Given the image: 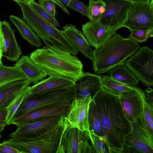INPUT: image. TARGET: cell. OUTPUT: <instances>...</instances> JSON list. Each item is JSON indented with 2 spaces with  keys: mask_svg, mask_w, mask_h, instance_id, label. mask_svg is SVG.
<instances>
[{
  "mask_svg": "<svg viewBox=\"0 0 153 153\" xmlns=\"http://www.w3.org/2000/svg\"><path fill=\"white\" fill-rule=\"evenodd\" d=\"M93 100L100 114L109 153H122L125 137L131 133L132 127L123 110L119 96L102 89Z\"/></svg>",
  "mask_w": 153,
  "mask_h": 153,
  "instance_id": "obj_1",
  "label": "cell"
},
{
  "mask_svg": "<svg viewBox=\"0 0 153 153\" xmlns=\"http://www.w3.org/2000/svg\"><path fill=\"white\" fill-rule=\"evenodd\" d=\"M32 60L47 75L75 81L83 73V65L76 56L56 46L37 48L30 54Z\"/></svg>",
  "mask_w": 153,
  "mask_h": 153,
  "instance_id": "obj_2",
  "label": "cell"
},
{
  "mask_svg": "<svg viewBox=\"0 0 153 153\" xmlns=\"http://www.w3.org/2000/svg\"><path fill=\"white\" fill-rule=\"evenodd\" d=\"M140 47L138 43L129 38H124L115 33L104 43L93 51L92 68L96 74L109 72L127 59Z\"/></svg>",
  "mask_w": 153,
  "mask_h": 153,
  "instance_id": "obj_3",
  "label": "cell"
},
{
  "mask_svg": "<svg viewBox=\"0 0 153 153\" xmlns=\"http://www.w3.org/2000/svg\"><path fill=\"white\" fill-rule=\"evenodd\" d=\"M22 12L23 19L41 39L45 46H56L76 56L78 50L61 32L34 11L28 4L17 3Z\"/></svg>",
  "mask_w": 153,
  "mask_h": 153,
  "instance_id": "obj_4",
  "label": "cell"
},
{
  "mask_svg": "<svg viewBox=\"0 0 153 153\" xmlns=\"http://www.w3.org/2000/svg\"><path fill=\"white\" fill-rule=\"evenodd\" d=\"M69 124L65 117H62L55 127L42 135L29 138H10L2 143L21 153H56L63 134Z\"/></svg>",
  "mask_w": 153,
  "mask_h": 153,
  "instance_id": "obj_5",
  "label": "cell"
},
{
  "mask_svg": "<svg viewBox=\"0 0 153 153\" xmlns=\"http://www.w3.org/2000/svg\"><path fill=\"white\" fill-rule=\"evenodd\" d=\"M74 87L43 93H30L20 105L13 120L43 107L71 104L76 98Z\"/></svg>",
  "mask_w": 153,
  "mask_h": 153,
  "instance_id": "obj_6",
  "label": "cell"
},
{
  "mask_svg": "<svg viewBox=\"0 0 153 153\" xmlns=\"http://www.w3.org/2000/svg\"><path fill=\"white\" fill-rule=\"evenodd\" d=\"M131 123L132 130L125 137L122 153H153V134L148 130L143 114Z\"/></svg>",
  "mask_w": 153,
  "mask_h": 153,
  "instance_id": "obj_7",
  "label": "cell"
},
{
  "mask_svg": "<svg viewBox=\"0 0 153 153\" xmlns=\"http://www.w3.org/2000/svg\"><path fill=\"white\" fill-rule=\"evenodd\" d=\"M124 65L143 85L153 86V51L149 47H140Z\"/></svg>",
  "mask_w": 153,
  "mask_h": 153,
  "instance_id": "obj_8",
  "label": "cell"
},
{
  "mask_svg": "<svg viewBox=\"0 0 153 153\" xmlns=\"http://www.w3.org/2000/svg\"><path fill=\"white\" fill-rule=\"evenodd\" d=\"M89 140L88 131L69 124L63 134L56 153H92Z\"/></svg>",
  "mask_w": 153,
  "mask_h": 153,
  "instance_id": "obj_9",
  "label": "cell"
},
{
  "mask_svg": "<svg viewBox=\"0 0 153 153\" xmlns=\"http://www.w3.org/2000/svg\"><path fill=\"white\" fill-rule=\"evenodd\" d=\"M153 27V0L132 3L122 27L147 30Z\"/></svg>",
  "mask_w": 153,
  "mask_h": 153,
  "instance_id": "obj_10",
  "label": "cell"
},
{
  "mask_svg": "<svg viewBox=\"0 0 153 153\" xmlns=\"http://www.w3.org/2000/svg\"><path fill=\"white\" fill-rule=\"evenodd\" d=\"M105 4V11L99 21L116 33L122 27L132 2L127 0H102Z\"/></svg>",
  "mask_w": 153,
  "mask_h": 153,
  "instance_id": "obj_11",
  "label": "cell"
},
{
  "mask_svg": "<svg viewBox=\"0 0 153 153\" xmlns=\"http://www.w3.org/2000/svg\"><path fill=\"white\" fill-rule=\"evenodd\" d=\"M90 96L76 98L70 104L65 117L70 125L84 131H89L88 121Z\"/></svg>",
  "mask_w": 153,
  "mask_h": 153,
  "instance_id": "obj_12",
  "label": "cell"
},
{
  "mask_svg": "<svg viewBox=\"0 0 153 153\" xmlns=\"http://www.w3.org/2000/svg\"><path fill=\"white\" fill-rule=\"evenodd\" d=\"M125 115L130 122L143 115L146 100L144 92L136 86L132 90L124 92L119 96Z\"/></svg>",
  "mask_w": 153,
  "mask_h": 153,
  "instance_id": "obj_13",
  "label": "cell"
},
{
  "mask_svg": "<svg viewBox=\"0 0 153 153\" xmlns=\"http://www.w3.org/2000/svg\"><path fill=\"white\" fill-rule=\"evenodd\" d=\"M62 117L59 116L47 117L36 120L17 127L15 131L10 134L9 137L10 138H26L37 137L53 128L58 123Z\"/></svg>",
  "mask_w": 153,
  "mask_h": 153,
  "instance_id": "obj_14",
  "label": "cell"
},
{
  "mask_svg": "<svg viewBox=\"0 0 153 153\" xmlns=\"http://www.w3.org/2000/svg\"><path fill=\"white\" fill-rule=\"evenodd\" d=\"M70 104H62L41 108L14 119L11 124L14 125L17 127L44 117L54 116L65 117Z\"/></svg>",
  "mask_w": 153,
  "mask_h": 153,
  "instance_id": "obj_15",
  "label": "cell"
},
{
  "mask_svg": "<svg viewBox=\"0 0 153 153\" xmlns=\"http://www.w3.org/2000/svg\"><path fill=\"white\" fill-rule=\"evenodd\" d=\"M102 76L96 74L84 72L75 81L76 98L90 96L93 100L102 89Z\"/></svg>",
  "mask_w": 153,
  "mask_h": 153,
  "instance_id": "obj_16",
  "label": "cell"
},
{
  "mask_svg": "<svg viewBox=\"0 0 153 153\" xmlns=\"http://www.w3.org/2000/svg\"><path fill=\"white\" fill-rule=\"evenodd\" d=\"M82 32L90 44L96 49L104 43L114 33L99 21H89L82 25Z\"/></svg>",
  "mask_w": 153,
  "mask_h": 153,
  "instance_id": "obj_17",
  "label": "cell"
},
{
  "mask_svg": "<svg viewBox=\"0 0 153 153\" xmlns=\"http://www.w3.org/2000/svg\"><path fill=\"white\" fill-rule=\"evenodd\" d=\"M1 24L3 35L1 56L12 62H17L22 53L15 38V30L6 21L1 22Z\"/></svg>",
  "mask_w": 153,
  "mask_h": 153,
  "instance_id": "obj_18",
  "label": "cell"
},
{
  "mask_svg": "<svg viewBox=\"0 0 153 153\" xmlns=\"http://www.w3.org/2000/svg\"><path fill=\"white\" fill-rule=\"evenodd\" d=\"M62 29L61 31L65 38L85 57L92 61L93 51L82 31L72 24H66L62 27Z\"/></svg>",
  "mask_w": 153,
  "mask_h": 153,
  "instance_id": "obj_19",
  "label": "cell"
},
{
  "mask_svg": "<svg viewBox=\"0 0 153 153\" xmlns=\"http://www.w3.org/2000/svg\"><path fill=\"white\" fill-rule=\"evenodd\" d=\"M31 83L27 79L9 82L0 87V112L7 108Z\"/></svg>",
  "mask_w": 153,
  "mask_h": 153,
  "instance_id": "obj_20",
  "label": "cell"
},
{
  "mask_svg": "<svg viewBox=\"0 0 153 153\" xmlns=\"http://www.w3.org/2000/svg\"><path fill=\"white\" fill-rule=\"evenodd\" d=\"M30 87V94L45 92L75 86V81L64 77L49 76Z\"/></svg>",
  "mask_w": 153,
  "mask_h": 153,
  "instance_id": "obj_21",
  "label": "cell"
},
{
  "mask_svg": "<svg viewBox=\"0 0 153 153\" xmlns=\"http://www.w3.org/2000/svg\"><path fill=\"white\" fill-rule=\"evenodd\" d=\"M14 65L21 71L27 79L34 84L48 76L28 56H22Z\"/></svg>",
  "mask_w": 153,
  "mask_h": 153,
  "instance_id": "obj_22",
  "label": "cell"
},
{
  "mask_svg": "<svg viewBox=\"0 0 153 153\" xmlns=\"http://www.w3.org/2000/svg\"><path fill=\"white\" fill-rule=\"evenodd\" d=\"M10 18L23 38L29 43L38 48L42 46V43L40 39L25 21L13 15H10Z\"/></svg>",
  "mask_w": 153,
  "mask_h": 153,
  "instance_id": "obj_23",
  "label": "cell"
},
{
  "mask_svg": "<svg viewBox=\"0 0 153 153\" xmlns=\"http://www.w3.org/2000/svg\"><path fill=\"white\" fill-rule=\"evenodd\" d=\"M109 72L111 78L121 83L131 86L138 85L139 81L124 64L114 67Z\"/></svg>",
  "mask_w": 153,
  "mask_h": 153,
  "instance_id": "obj_24",
  "label": "cell"
},
{
  "mask_svg": "<svg viewBox=\"0 0 153 153\" xmlns=\"http://www.w3.org/2000/svg\"><path fill=\"white\" fill-rule=\"evenodd\" d=\"M102 88L111 94L120 96L123 93L133 89L136 86H128L119 82L109 76L104 75L102 77Z\"/></svg>",
  "mask_w": 153,
  "mask_h": 153,
  "instance_id": "obj_25",
  "label": "cell"
},
{
  "mask_svg": "<svg viewBox=\"0 0 153 153\" xmlns=\"http://www.w3.org/2000/svg\"><path fill=\"white\" fill-rule=\"evenodd\" d=\"M89 130L100 136H105L102 125L100 114L95 101L92 100L90 102L88 111Z\"/></svg>",
  "mask_w": 153,
  "mask_h": 153,
  "instance_id": "obj_26",
  "label": "cell"
},
{
  "mask_svg": "<svg viewBox=\"0 0 153 153\" xmlns=\"http://www.w3.org/2000/svg\"><path fill=\"white\" fill-rule=\"evenodd\" d=\"M27 79L21 71L15 66L0 65V87L12 81Z\"/></svg>",
  "mask_w": 153,
  "mask_h": 153,
  "instance_id": "obj_27",
  "label": "cell"
},
{
  "mask_svg": "<svg viewBox=\"0 0 153 153\" xmlns=\"http://www.w3.org/2000/svg\"><path fill=\"white\" fill-rule=\"evenodd\" d=\"M30 85L26 87L7 108L5 118L7 125L11 124L14 116L22 102L30 94Z\"/></svg>",
  "mask_w": 153,
  "mask_h": 153,
  "instance_id": "obj_28",
  "label": "cell"
},
{
  "mask_svg": "<svg viewBox=\"0 0 153 153\" xmlns=\"http://www.w3.org/2000/svg\"><path fill=\"white\" fill-rule=\"evenodd\" d=\"M92 153H109L105 136H100L92 130L88 131Z\"/></svg>",
  "mask_w": 153,
  "mask_h": 153,
  "instance_id": "obj_29",
  "label": "cell"
},
{
  "mask_svg": "<svg viewBox=\"0 0 153 153\" xmlns=\"http://www.w3.org/2000/svg\"><path fill=\"white\" fill-rule=\"evenodd\" d=\"M88 14L90 21H99L101 19L105 9V4L102 0H88Z\"/></svg>",
  "mask_w": 153,
  "mask_h": 153,
  "instance_id": "obj_30",
  "label": "cell"
},
{
  "mask_svg": "<svg viewBox=\"0 0 153 153\" xmlns=\"http://www.w3.org/2000/svg\"><path fill=\"white\" fill-rule=\"evenodd\" d=\"M28 4L36 13L54 26L56 27L60 26L55 17L45 10L38 3L35 1L30 2Z\"/></svg>",
  "mask_w": 153,
  "mask_h": 153,
  "instance_id": "obj_31",
  "label": "cell"
},
{
  "mask_svg": "<svg viewBox=\"0 0 153 153\" xmlns=\"http://www.w3.org/2000/svg\"><path fill=\"white\" fill-rule=\"evenodd\" d=\"M153 108L149 105L146 100L144 102L143 116L145 123L150 133L153 134Z\"/></svg>",
  "mask_w": 153,
  "mask_h": 153,
  "instance_id": "obj_32",
  "label": "cell"
},
{
  "mask_svg": "<svg viewBox=\"0 0 153 153\" xmlns=\"http://www.w3.org/2000/svg\"><path fill=\"white\" fill-rule=\"evenodd\" d=\"M130 30L131 33L128 38H131L137 43L145 42L148 39L147 37V30L135 29Z\"/></svg>",
  "mask_w": 153,
  "mask_h": 153,
  "instance_id": "obj_33",
  "label": "cell"
},
{
  "mask_svg": "<svg viewBox=\"0 0 153 153\" xmlns=\"http://www.w3.org/2000/svg\"><path fill=\"white\" fill-rule=\"evenodd\" d=\"M68 7L78 12L82 16H88V6L79 0H71Z\"/></svg>",
  "mask_w": 153,
  "mask_h": 153,
  "instance_id": "obj_34",
  "label": "cell"
},
{
  "mask_svg": "<svg viewBox=\"0 0 153 153\" xmlns=\"http://www.w3.org/2000/svg\"><path fill=\"white\" fill-rule=\"evenodd\" d=\"M38 3L53 16L55 17L56 12L55 3L51 0H38Z\"/></svg>",
  "mask_w": 153,
  "mask_h": 153,
  "instance_id": "obj_35",
  "label": "cell"
},
{
  "mask_svg": "<svg viewBox=\"0 0 153 153\" xmlns=\"http://www.w3.org/2000/svg\"><path fill=\"white\" fill-rule=\"evenodd\" d=\"M0 153H21L16 149L2 143H0Z\"/></svg>",
  "mask_w": 153,
  "mask_h": 153,
  "instance_id": "obj_36",
  "label": "cell"
},
{
  "mask_svg": "<svg viewBox=\"0 0 153 153\" xmlns=\"http://www.w3.org/2000/svg\"><path fill=\"white\" fill-rule=\"evenodd\" d=\"M145 98L147 103L153 108V89L148 87L145 89Z\"/></svg>",
  "mask_w": 153,
  "mask_h": 153,
  "instance_id": "obj_37",
  "label": "cell"
},
{
  "mask_svg": "<svg viewBox=\"0 0 153 153\" xmlns=\"http://www.w3.org/2000/svg\"><path fill=\"white\" fill-rule=\"evenodd\" d=\"M7 113V108L0 112V125L5 127L7 125L5 118Z\"/></svg>",
  "mask_w": 153,
  "mask_h": 153,
  "instance_id": "obj_38",
  "label": "cell"
},
{
  "mask_svg": "<svg viewBox=\"0 0 153 153\" xmlns=\"http://www.w3.org/2000/svg\"><path fill=\"white\" fill-rule=\"evenodd\" d=\"M1 22H0V55L1 56V51L2 46L3 35L1 27Z\"/></svg>",
  "mask_w": 153,
  "mask_h": 153,
  "instance_id": "obj_39",
  "label": "cell"
},
{
  "mask_svg": "<svg viewBox=\"0 0 153 153\" xmlns=\"http://www.w3.org/2000/svg\"><path fill=\"white\" fill-rule=\"evenodd\" d=\"M147 37L149 38V37L153 36V27H151L147 30Z\"/></svg>",
  "mask_w": 153,
  "mask_h": 153,
  "instance_id": "obj_40",
  "label": "cell"
},
{
  "mask_svg": "<svg viewBox=\"0 0 153 153\" xmlns=\"http://www.w3.org/2000/svg\"><path fill=\"white\" fill-rule=\"evenodd\" d=\"M17 3H25L28 4L30 2L35 1V0H12Z\"/></svg>",
  "mask_w": 153,
  "mask_h": 153,
  "instance_id": "obj_41",
  "label": "cell"
},
{
  "mask_svg": "<svg viewBox=\"0 0 153 153\" xmlns=\"http://www.w3.org/2000/svg\"><path fill=\"white\" fill-rule=\"evenodd\" d=\"M59 1L65 7H68L71 0H59Z\"/></svg>",
  "mask_w": 153,
  "mask_h": 153,
  "instance_id": "obj_42",
  "label": "cell"
},
{
  "mask_svg": "<svg viewBox=\"0 0 153 153\" xmlns=\"http://www.w3.org/2000/svg\"><path fill=\"white\" fill-rule=\"evenodd\" d=\"M129 1L132 3H140L143 2L147 1H150V0H127Z\"/></svg>",
  "mask_w": 153,
  "mask_h": 153,
  "instance_id": "obj_43",
  "label": "cell"
},
{
  "mask_svg": "<svg viewBox=\"0 0 153 153\" xmlns=\"http://www.w3.org/2000/svg\"><path fill=\"white\" fill-rule=\"evenodd\" d=\"M5 127L4 126L0 125V139L3 138L2 135L1 133L4 130Z\"/></svg>",
  "mask_w": 153,
  "mask_h": 153,
  "instance_id": "obj_44",
  "label": "cell"
},
{
  "mask_svg": "<svg viewBox=\"0 0 153 153\" xmlns=\"http://www.w3.org/2000/svg\"><path fill=\"white\" fill-rule=\"evenodd\" d=\"M53 1L56 5H59L60 4V2L59 0H51Z\"/></svg>",
  "mask_w": 153,
  "mask_h": 153,
  "instance_id": "obj_45",
  "label": "cell"
},
{
  "mask_svg": "<svg viewBox=\"0 0 153 153\" xmlns=\"http://www.w3.org/2000/svg\"><path fill=\"white\" fill-rule=\"evenodd\" d=\"M1 57H0V65L2 64V61H1Z\"/></svg>",
  "mask_w": 153,
  "mask_h": 153,
  "instance_id": "obj_46",
  "label": "cell"
},
{
  "mask_svg": "<svg viewBox=\"0 0 153 153\" xmlns=\"http://www.w3.org/2000/svg\"><path fill=\"white\" fill-rule=\"evenodd\" d=\"M0 57H1V58H2V57L1 56V55H0Z\"/></svg>",
  "mask_w": 153,
  "mask_h": 153,
  "instance_id": "obj_47",
  "label": "cell"
},
{
  "mask_svg": "<svg viewBox=\"0 0 153 153\" xmlns=\"http://www.w3.org/2000/svg\"><path fill=\"white\" fill-rule=\"evenodd\" d=\"M1 22L0 21V22Z\"/></svg>",
  "mask_w": 153,
  "mask_h": 153,
  "instance_id": "obj_48",
  "label": "cell"
},
{
  "mask_svg": "<svg viewBox=\"0 0 153 153\" xmlns=\"http://www.w3.org/2000/svg\"></svg>",
  "mask_w": 153,
  "mask_h": 153,
  "instance_id": "obj_49",
  "label": "cell"
}]
</instances>
